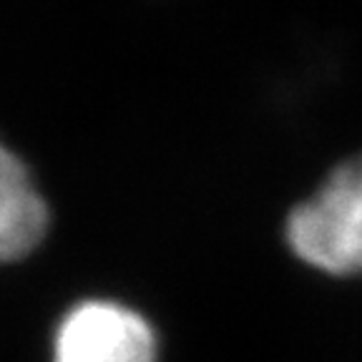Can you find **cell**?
<instances>
[{
    "label": "cell",
    "instance_id": "cell-1",
    "mask_svg": "<svg viewBox=\"0 0 362 362\" xmlns=\"http://www.w3.org/2000/svg\"><path fill=\"white\" fill-rule=\"evenodd\" d=\"M294 257L332 277L362 274V156L339 164L287 216Z\"/></svg>",
    "mask_w": 362,
    "mask_h": 362
},
{
    "label": "cell",
    "instance_id": "cell-2",
    "mask_svg": "<svg viewBox=\"0 0 362 362\" xmlns=\"http://www.w3.org/2000/svg\"><path fill=\"white\" fill-rule=\"evenodd\" d=\"M51 362H158V337L134 307L83 300L58 320Z\"/></svg>",
    "mask_w": 362,
    "mask_h": 362
},
{
    "label": "cell",
    "instance_id": "cell-3",
    "mask_svg": "<svg viewBox=\"0 0 362 362\" xmlns=\"http://www.w3.org/2000/svg\"><path fill=\"white\" fill-rule=\"evenodd\" d=\"M48 206L35 192L21 158L3 151L0 161V255L6 262L28 257L45 237Z\"/></svg>",
    "mask_w": 362,
    "mask_h": 362
}]
</instances>
